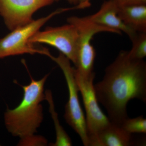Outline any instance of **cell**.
<instances>
[{"label": "cell", "mask_w": 146, "mask_h": 146, "mask_svg": "<svg viewBox=\"0 0 146 146\" xmlns=\"http://www.w3.org/2000/svg\"><path fill=\"white\" fill-rule=\"evenodd\" d=\"M94 87L97 100L106 110L110 121L121 125L129 117L127 106L131 100L146 103V62L133 59L127 51L121 50Z\"/></svg>", "instance_id": "6da1fadb"}, {"label": "cell", "mask_w": 146, "mask_h": 146, "mask_svg": "<svg viewBox=\"0 0 146 146\" xmlns=\"http://www.w3.org/2000/svg\"><path fill=\"white\" fill-rule=\"evenodd\" d=\"M48 74L39 80L32 79L28 85L22 86L23 96L17 107L7 109L5 124L8 132L21 139L20 145L46 143L43 138L35 136L44 119L42 102L45 100L44 87Z\"/></svg>", "instance_id": "7a4b0ae2"}, {"label": "cell", "mask_w": 146, "mask_h": 146, "mask_svg": "<svg viewBox=\"0 0 146 146\" xmlns=\"http://www.w3.org/2000/svg\"><path fill=\"white\" fill-rule=\"evenodd\" d=\"M70 10L71 7L58 9L45 17L33 20L26 25L11 31L0 39V58L25 54H39L50 57L51 54L48 49L35 46L29 39L54 16Z\"/></svg>", "instance_id": "3957f363"}, {"label": "cell", "mask_w": 146, "mask_h": 146, "mask_svg": "<svg viewBox=\"0 0 146 146\" xmlns=\"http://www.w3.org/2000/svg\"><path fill=\"white\" fill-rule=\"evenodd\" d=\"M68 23L73 25L78 34L77 61L74 71L83 77H89L95 74L94 64L96 52L91 39L96 34L108 32L116 34L114 31L91 22L87 17L72 16L67 19Z\"/></svg>", "instance_id": "277c9868"}, {"label": "cell", "mask_w": 146, "mask_h": 146, "mask_svg": "<svg viewBox=\"0 0 146 146\" xmlns=\"http://www.w3.org/2000/svg\"><path fill=\"white\" fill-rule=\"evenodd\" d=\"M50 58L61 69L68 86L69 98L65 106L64 117L65 121L78 134L84 145L89 146L86 119L79 100V90L74 68L71 66L70 60L61 53L57 57L51 55Z\"/></svg>", "instance_id": "5b68a950"}, {"label": "cell", "mask_w": 146, "mask_h": 146, "mask_svg": "<svg viewBox=\"0 0 146 146\" xmlns=\"http://www.w3.org/2000/svg\"><path fill=\"white\" fill-rule=\"evenodd\" d=\"M74 72L86 112L85 119L90 146L91 141L110 121L108 116L102 111L96 96L94 84L95 74L90 76L83 77L75 73L74 68Z\"/></svg>", "instance_id": "8992f818"}, {"label": "cell", "mask_w": 146, "mask_h": 146, "mask_svg": "<svg viewBox=\"0 0 146 146\" xmlns=\"http://www.w3.org/2000/svg\"><path fill=\"white\" fill-rule=\"evenodd\" d=\"M78 34L75 27L68 23L61 26L48 27L36 32L29 39L32 44H44L54 47L75 65Z\"/></svg>", "instance_id": "52a82bcc"}, {"label": "cell", "mask_w": 146, "mask_h": 146, "mask_svg": "<svg viewBox=\"0 0 146 146\" xmlns=\"http://www.w3.org/2000/svg\"><path fill=\"white\" fill-rule=\"evenodd\" d=\"M54 2V0H0V16L11 31L31 23L36 11Z\"/></svg>", "instance_id": "ba28073f"}, {"label": "cell", "mask_w": 146, "mask_h": 146, "mask_svg": "<svg viewBox=\"0 0 146 146\" xmlns=\"http://www.w3.org/2000/svg\"><path fill=\"white\" fill-rule=\"evenodd\" d=\"M119 7L113 0L105 1L99 10L92 15L86 16L91 22L110 29L116 34L125 33L131 41L137 35L138 32L126 26L118 15Z\"/></svg>", "instance_id": "9c48e42d"}, {"label": "cell", "mask_w": 146, "mask_h": 146, "mask_svg": "<svg viewBox=\"0 0 146 146\" xmlns=\"http://www.w3.org/2000/svg\"><path fill=\"white\" fill-rule=\"evenodd\" d=\"M132 134L126 131L121 125L111 122L98 133L90 146H131L139 145Z\"/></svg>", "instance_id": "30bf717a"}, {"label": "cell", "mask_w": 146, "mask_h": 146, "mask_svg": "<svg viewBox=\"0 0 146 146\" xmlns=\"http://www.w3.org/2000/svg\"><path fill=\"white\" fill-rule=\"evenodd\" d=\"M118 15L129 28L138 33H146V5L119 7Z\"/></svg>", "instance_id": "8fae6325"}, {"label": "cell", "mask_w": 146, "mask_h": 146, "mask_svg": "<svg viewBox=\"0 0 146 146\" xmlns=\"http://www.w3.org/2000/svg\"><path fill=\"white\" fill-rule=\"evenodd\" d=\"M45 100H47L49 106V110L54 123L56 139L53 146H71L72 145V140L63 127L60 125L57 113L55 110L54 103L52 94L50 90H47L45 93Z\"/></svg>", "instance_id": "7c38bea8"}, {"label": "cell", "mask_w": 146, "mask_h": 146, "mask_svg": "<svg viewBox=\"0 0 146 146\" xmlns=\"http://www.w3.org/2000/svg\"><path fill=\"white\" fill-rule=\"evenodd\" d=\"M132 48L128 51L131 58L136 60H143L146 56V33H138L131 41Z\"/></svg>", "instance_id": "4fadbf2b"}, {"label": "cell", "mask_w": 146, "mask_h": 146, "mask_svg": "<svg viewBox=\"0 0 146 146\" xmlns=\"http://www.w3.org/2000/svg\"><path fill=\"white\" fill-rule=\"evenodd\" d=\"M122 127L131 134L146 133V119L143 115L137 117L128 118L121 125Z\"/></svg>", "instance_id": "5bb4252c"}, {"label": "cell", "mask_w": 146, "mask_h": 146, "mask_svg": "<svg viewBox=\"0 0 146 146\" xmlns=\"http://www.w3.org/2000/svg\"><path fill=\"white\" fill-rule=\"evenodd\" d=\"M119 7L133 5H146V0H113Z\"/></svg>", "instance_id": "9a60e30c"}, {"label": "cell", "mask_w": 146, "mask_h": 146, "mask_svg": "<svg viewBox=\"0 0 146 146\" xmlns=\"http://www.w3.org/2000/svg\"><path fill=\"white\" fill-rule=\"evenodd\" d=\"M91 0H79L78 5L81 9L89 7L91 5Z\"/></svg>", "instance_id": "2e32d148"}, {"label": "cell", "mask_w": 146, "mask_h": 146, "mask_svg": "<svg viewBox=\"0 0 146 146\" xmlns=\"http://www.w3.org/2000/svg\"><path fill=\"white\" fill-rule=\"evenodd\" d=\"M69 3L74 6L77 5L78 3L79 0H67Z\"/></svg>", "instance_id": "e0dca14e"}, {"label": "cell", "mask_w": 146, "mask_h": 146, "mask_svg": "<svg viewBox=\"0 0 146 146\" xmlns=\"http://www.w3.org/2000/svg\"><path fill=\"white\" fill-rule=\"evenodd\" d=\"M60 1V0H54V2H57L58 1Z\"/></svg>", "instance_id": "ac0fdd59"}]
</instances>
